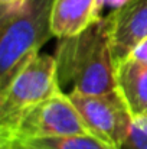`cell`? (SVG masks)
<instances>
[{"label": "cell", "mask_w": 147, "mask_h": 149, "mask_svg": "<svg viewBox=\"0 0 147 149\" xmlns=\"http://www.w3.org/2000/svg\"><path fill=\"white\" fill-rule=\"evenodd\" d=\"M53 1L26 0L17 12L0 17V93L53 36L50 28Z\"/></svg>", "instance_id": "obj_2"}, {"label": "cell", "mask_w": 147, "mask_h": 149, "mask_svg": "<svg viewBox=\"0 0 147 149\" xmlns=\"http://www.w3.org/2000/svg\"><path fill=\"white\" fill-rule=\"evenodd\" d=\"M38 149H118L97 135H77L65 138H46L23 141Z\"/></svg>", "instance_id": "obj_9"}, {"label": "cell", "mask_w": 147, "mask_h": 149, "mask_svg": "<svg viewBox=\"0 0 147 149\" xmlns=\"http://www.w3.org/2000/svg\"><path fill=\"white\" fill-rule=\"evenodd\" d=\"M105 22L112 55L118 62L147 38V0H127L112 9Z\"/></svg>", "instance_id": "obj_6"}, {"label": "cell", "mask_w": 147, "mask_h": 149, "mask_svg": "<svg viewBox=\"0 0 147 149\" xmlns=\"http://www.w3.org/2000/svg\"><path fill=\"white\" fill-rule=\"evenodd\" d=\"M59 88L55 56L38 54L0 93V141L9 139L23 116Z\"/></svg>", "instance_id": "obj_3"}, {"label": "cell", "mask_w": 147, "mask_h": 149, "mask_svg": "<svg viewBox=\"0 0 147 149\" xmlns=\"http://www.w3.org/2000/svg\"><path fill=\"white\" fill-rule=\"evenodd\" d=\"M118 149H147V117L134 119L130 135Z\"/></svg>", "instance_id": "obj_10"}, {"label": "cell", "mask_w": 147, "mask_h": 149, "mask_svg": "<svg viewBox=\"0 0 147 149\" xmlns=\"http://www.w3.org/2000/svg\"><path fill=\"white\" fill-rule=\"evenodd\" d=\"M91 133V129L77 110L68 93L59 88L55 94L23 116L9 139L32 141Z\"/></svg>", "instance_id": "obj_4"}, {"label": "cell", "mask_w": 147, "mask_h": 149, "mask_svg": "<svg viewBox=\"0 0 147 149\" xmlns=\"http://www.w3.org/2000/svg\"><path fill=\"white\" fill-rule=\"evenodd\" d=\"M117 90L134 119L147 117V64L130 56L115 62Z\"/></svg>", "instance_id": "obj_8"}, {"label": "cell", "mask_w": 147, "mask_h": 149, "mask_svg": "<svg viewBox=\"0 0 147 149\" xmlns=\"http://www.w3.org/2000/svg\"><path fill=\"white\" fill-rule=\"evenodd\" d=\"M53 56L62 91L102 94L117 88L115 59L105 17L78 35L59 39Z\"/></svg>", "instance_id": "obj_1"}, {"label": "cell", "mask_w": 147, "mask_h": 149, "mask_svg": "<svg viewBox=\"0 0 147 149\" xmlns=\"http://www.w3.org/2000/svg\"><path fill=\"white\" fill-rule=\"evenodd\" d=\"M127 0H104V4H107V6H111L112 9H117V7H120L123 3H126Z\"/></svg>", "instance_id": "obj_14"}, {"label": "cell", "mask_w": 147, "mask_h": 149, "mask_svg": "<svg viewBox=\"0 0 147 149\" xmlns=\"http://www.w3.org/2000/svg\"><path fill=\"white\" fill-rule=\"evenodd\" d=\"M25 3L26 0H0V17L17 12Z\"/></svg>", "instance_id": "obj_11"}, {"label": "cell", "mask_w": 147, "mask_h": 149, "mask_svg": "<svg viewBox=\"0 0 147 149\" xmlns=\"http://www.w3.org/2000/svg\"><path fill=\"white\" fill-rule=\"evenodd\" d=\"M130 58L140 61V62H146L147 64V38L144 41H141L134 49L131 51V54L128 55Z\"/></svg>", "instance_id": "obj_12"}, {"label": "cell", "mask_w": 147, "mask_h": 149, "mask_svg": "<svg viewBox=\"0 0 147 149\" xmlns=\"http://www.w3.org/2000/svg\"><path fill=\"white\" fill-rule=\"evenodd\" d=\"M102 6L104 0H55L50 16L53 36L62 39L84 32L101 17Z\"/></svg>", "instance_id": "obj_7"}, {"label": "cell", "mask_w": 147, "mask_h": 149, "mask_svg": "<svg viewBox=\"0 0 147 149\" xmlns=\"http://www.w3.org/2000/svg\"><path fill=\"white\" fill-rule=\"evenodd\" d=\"M68 96L94 135L117 148L123 145L130 135L134 117L117 88L102 94L71 91Z\"/></svg>", "instance_id": "obj_5"}, {"label": "cell", "mask_w": 147, "mask_h": 149, "mask_svg": "<svg viewBox=\"0 0 147 149\" xmlns=\"http://www.w3.org/2000/svg\"><path fill=\"white\" fill-rule=\"evenodd\" d=\"M0 149H38L23 141L19 139H7V141H0Z\"/></svg>", "instance_id": "obj_13"}]
</instances>
